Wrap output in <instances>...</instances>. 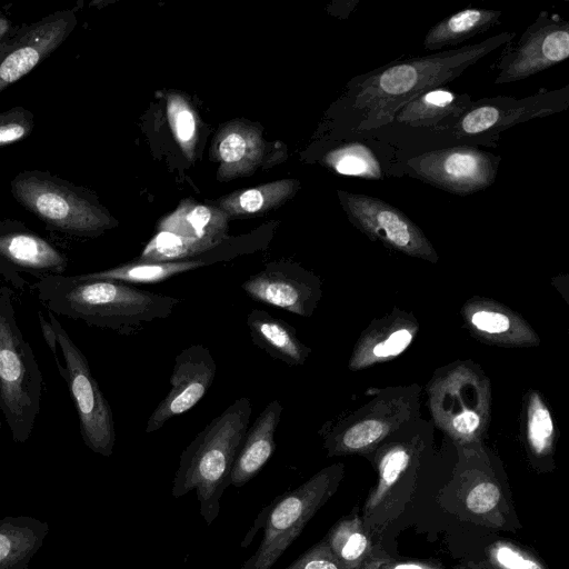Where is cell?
Listing matches in <instances>:
<instances>
[{
  "mask_svg": "<svg viewBox=\"0 0 569 569\" xmlns=\"http://www.w3.org/2000/svg\"><path fill=\"white\" fill-rule=\"evenodd\" d=\"M470 322L478 331L489 335L506 333L512 326V320L507 313L495 309H479L472 312Z\"/></svg>",
  "mask_w": 569,
  "mask_h": 569,
  "instance_id": "32",
  "label": "cell"
},
{
  "mask_svg": "<svg viewBox=\"0 0 569 569\" xmlns=\"http://www.w3.org/2000/svg\"><path fill=\"white\" fill-rule=\"evenodd\" d=\"M516 37L501 32L478 43L428 56L391 61L355 77L345 98L346 137H370L420 93L460 77L469 67Z\"/></svg>",
  "mask_w": 569,
  "mask_h": 569,
  "instance_id": "1",
  "label": "cell"
},
{
  "mask_svg": "<svg viewBox=\"0 0 569 569\" xmlns=\"http://www.w3.org/2000/svg\"><path fill=\"white\" fill-rule=\"evenodd\" d=\"M219 243L221 242L200 240L161 230L149 241L138 260L169 262L196 258L214 249Z\"/></svg>",
  "mask_w": 569,
  "mask_h": 569,
  "instance_id": "25",
  "label": "cell"
},
{
  "mask_svg": "<svg viewBox=\"0 0 569 569\" xmlns=\"http://www.w3.org/2000/svg\"><path fill=\"white\" fill-rule=\"evenodd\" d=\"M38 300L53 315L89 327L133 335L153 321L168 318L181 299L132 284L50 276L33 283Z\"/></svg>",
  "mask_w": 569,
  "mask_h": 569,
  "instance_id": "2",
  "label": "cell"
},
{
  "mask_svg": "<svg viewBox=\"0 0 569 569\" xmlns=\"http://www.w3.org/2000/svg\"><path fill=\"white\" fill-rule=\"evenodd\" d=\"M282 410V405L272 400L248 428L231 469V486L240 488L248 483L272 457L276 449L274 433Z\"/></svg>",
  "mask_w": 569,
  "mask_h": 569,
  "instance_id": "19",
  "label": "cell"
},
{
  "mask_svg": "<svg viewBox=\"0 0 569 569\" xmlns=\"http://www.w3.org/2000/svg\"><path fill=\"white\" fill-rule=\"evenodd\" d=\"M501 157L479 147L458 144L415 153L399 152L402 176L466 197L496 181Z\"/></svg>",
  "mask_w": 569,
  "mask_h": 569,
  "instance_id": "9",
  "label": "cell"
},
{
  "mask_svg": "<svg viewBox=\"0 0 569 569\" xmlns=\"http://www.w3.org/2000/svg\"><path fill=\"white\" fill-rule=\"evenodd\" d=\"M412 332L408 328H399L393 330L385 339H379L375 346L369 350L370 356L368 359L382 360L392 358L401 353L411 342Z\"/></svg>",
  "mask_w": 569,
  "mask_h": 569,
  "instance_id": "31",
  "label": "cell"
},
{
  "mask_svg": "<svg viewBox=\"0 0 569 569\" xmlns=\"http://www.w3.org/2000/svg\"><path fill=\"white\" fill-rule=\"evenodd\" d=\"M48 533V522L34 517L0 518V569H28Z\"/></svg>",
  "mask_w": 569,
  "mask_h": 569,
  "instance_id": "21",
  "label": "cell"
},
{
  "mask_svg": "<svg viewBox=\"0 0 569 569\" xmlns=\"http://www.w3.org/2000/svg\"><path fill=\"white\" fill-rule=\"evenodd\" d=\"M252 405L240 397L213 418L180 455L171 495L194 490L200 515L208 526L219 516L220 500L230 486V473L248 430Z\"/></svg>",
  "mask_w": 569,
  "mask_h": 569,
  "instance_id": "3",
  "label": "cell"
},
{
  "mask_svg": "<svg viewBox=\"0 0 569 569\" xmlns=\"http://www.w3.org/2000/svg\"><path fill=\"white\" fill-rule=\"evenodd\" d=\"M553 423L543 402L533 396L528 411V440L532 452L542 457L551 451Z\"/></svg>",
  "mask_w": 569,
  "mask_h": 569,
  "instance_id": "27",
  "label": "cell"
},
{
  "mask_svg": "<svg viewBox=\"0 0 569 569\" xmlns=\"http://www.w3.org/2000/svg\"><path fill=\"white\" fill-rule=\"evenodd\" d=\"M371 569H452L436 561L392 558L381 549L367 562ZM461 569V568H456ZM463 569V568H462Z\"/></svg>",
  "mask_w": 569,
  "mask_h": 569,
  "instance_id": "33",
  "label": "cell"
},
{
  "mask_svg": "<svg viewBox=\"0 0 569 569\" xmlns=\"http://www.w3.org/2000/svg\"><path fill=\"white\" fill-rule=\"evenodd\" d=\"M325 161L343 176L366 180L402 177L399 150L376 137L347 138L327 153Z\"/></svg>",
  "mask_w": 569,
  "mask_h": 569,
  "instance_id": "18",
  "label": "cell"
},
{
  "mask_svg": "<svg viewBox=\"0 0 569 569\" xmlns=\"http://www.w3.org/2000/svg\"><path fill=\"white\" fill-rule=\"evenodd\" d=\"M342 208L362 233L416 258L437 261V252L422 230L397 207L372 196L339 191Z\"/></svg>",
  "mask_w": 569,
  "mask_h": 569,
  "instance_id": "11",
  "label": "cell"
},
{
  "mask_svg": "<svg viewBox=\"0 0 569 569\" xmlns=\"http://www.w3.org/2000/svg\"><path fill=\"white\" fill-rule=\"evenodd\" d=\"M246 150L247 142L244 138L237 132L228 134L219 146L220 157L226 162H236L241 160L246 154Z\"/></svg>",
  "mask_w": 569,
  "mask_h": 569,
  "instance_id": "34",
  "label": "cell"
},
{
  "mask_svg": "<svg viewBox=\"0 0 569 569\" xmlns=\"http://www.w3.org/2000/svg\"><path fill=\"white\" fill-rule=\"evenodd\" d=\"M343 473L342 463L328 466L264 508L260 515L263 518L262 539L240 569H271L310 519L336 493Z\"/></svg>",
  "mask_w": 569,
  "mask_h": 569,
  "instance_id": "7",
  "label": "cell"
},
{
  "mask_svg": "<svg viewBox=\"0 0 569 569\" xmlns=\"http://www.w3.org/2000/svg\"><path fill=\"white\" fill-rule=\"evenodd\" d=\"M360 569H371L368 563L363 565Z\"/></svg>",
  "mask_w": 569,
  "mask_h": 569,
  "instance_id": "38",
  "label": "cell"
},
{
  "mask_svg": "<svg viewBox=\"0 0 569 569\" xmlns=\"http://www.w3.org/2000/svg\"><path fill=\"white\" fill-rule=\"evenodd\" d=\"M241 287L252 300L301 317H310L321 297L320 279L288 261L266 264Z\"/></svg>",
  "mask_w": 569,
  "mask_h": 569,
  "instance_id": "15",
  "label": "cell"
},
{
  "mask_svg": "<svg viewBox=\"0 0 569 569\" xmlns=\"http://www.w3.org/2000/svg\"><path fill=\"white\" fill-rule=\"evenodd\" d=\"M210 262L201 257L169 262L131 261L111 269L78 274L82 279L123 283H157Z\"/></svg>",
  "mask_w": 569,
  "mask_h": 569,
  "instance_id": "24",
  "label": "cell"
},
{
  "mask_svg": "<svg viewBox=\"0 0 569 569\" xmlns=\"http://www.w3.org/2000/svg\"><path fill=\"white\" fill-rule=\"evenodd\" d=\"M11 29V21L6 16L0 14V42L9 36Z\"/></svg>",
  "mask_w": 569,
  "mask_h": 569,
  "instance_id": "37",
  "label": "cell"
},
{
  "mask_svg": "<svg viewBox=\"0 0 569 569\" xmlns=\"http://www.w3.org/2000/svg\"><path fill=\"white\" fill-rule=\"evenodd\" d=\"M568 57L569 22L543 10L516 42L511 40L502 47L495 66V84L528 79Z\"/></svg>",
  "mask_w": 569,
  "mask_h": 569,
  "instance_id": "10",
  "label": "cell"
},
{
  "mask_svg": "<svg viewBox=\"0 0 569 569\" xmlns=\"http://www.w3.org/2000/svg\"><path fill=\"white\" fill-rule=\"evenodd\" d=\"M172 118V127L180 141L187 142L192 139L196 130V122L189 109L181 108L174 112Z\"/></svg>",
  "mask_w": 569,
  "mask_h": 569,
  "instance_id": "35",
  "label": "cell"
},
{
  "mask_svg": "<svg viewBox=\"0 0 569 569\" xmlns=\"http://www.w3.org/2000/svg\"><path fill=\"white\" fill-rule=\"evenodd\" d=\"M1 427H2V422H1V419H0V440H1Z\"/></svg>",
  "mask_w": 569,
  "mask_h": 569,
  "instance_id": "39",
  "label": "cell"
},
{
  "mask_svg": "<svg viewBox=\"0 0 569 569\" xmlns=\"http://www.w3.org/2000/svg\"><path fill=\"white\" fill-rule=\"evenodd\" d=\"M471 102L468 93H458L447 86L429 89L400 107L390 123L370 137L405 152L421 138L453 124Z\"/></svg>",
  "mask_w": 569,
  "mask_h": 569,
  "instance_id": "12",
  "label": "cell"
},
{
  "mask_svg": "<svg viewBox=\"0 0 569 569\" xmlns=\"http://www.w3.org/2000/svg\"><path fill=\"white\" fill-rule=\"evenodd\" d=\"M77 24L73 11L51 13L0 42V92L20 80L61 46Z\"/></svg>",
  "mask_w": 569,
  "mask_h": 569,
  "instance_id": "13",
  "label": "cell"
},
{
  "mask_svg": "<svg viewBox=\"0 0 569 569\" xmlns=\"http://www.w3.org/2000/svg\"><path fill=\"white\" fill-rule=\"evenodd\" d=\"M501 10L465 8L431 27L425 37L423 48L435 51L458 46L478 34L486 33L501 22Z\"/></svg>",
  "mask_w": 569,
  "mask_h": 569,
  "instance_id": "22",
  "label": "cell"
},
{
  "mask_svg": "<svg viewBox=\"0 0 569 569\" xmlns=\"http://www.w3.org/2000/svg\"><path fill=\"white\" fill-rule=\"evenodd\" d=\"M11 192L22 207L56 231L96 237L112 224L80 188L47 172H20L11 182Z\"/></svg>",
  "mask_w": 569,
  "mask_h": 569,
  "instance_id": "8",
  "label": "cell"
},
{
  "mask_svg": "<svg viewBox=\"0 0 569 569\" xmlns=\"http://www.w3.org/2000/svg\"><path fill=\"white\" fill-rule=\"evenodd\" d=\"M323 540L343 569H360L380 550L357 511L337 521Z\"/></svg>",
  "mask_w": 569,
  "mask_h": 569,
  "instance_id": "23",
  "label": "cell"
},
{
  "mask_svg": "<svg viewBox=\"0 0 569 569\" xmlns=\"http://www.w3.org/2000/svg\"><path fill=\"white\" fill-rule=\"evenodd\" d=\"M463 506L473 516L496 519L500 507H505V497L496 482L481 480L467 490Z\"/></svg>",
  "mask_w": 569,
  "mask_h": 569,
  "instance_id": "28",
  "label": "cell"
},
{
  "mask_svg": "<svg viewBox=\"0 0 569 569\" xmlns=\"http://www.w3.org/2000/svg\"><path fill=\"white\" fill-rule=\"evenodd\" d=\"M264 192L261 189H249L242 192L238 199L240 211L254 213L264 204Z\"/></svg>",
  "mask_w": 569,
  "mask_h": 569,
  "instance_id": "36",
  "label": "cell"
},
{
  "mask_svg": "<svg viewBox=\"0 0 569 569\" xmlns=\"http://www.w3.org/2000/svg\"><path fill=\"white\" fill-rule=\"evenodd\" d=\"M415 455L405 445L388 449L378 461V481L365 503L363 526L370 535L381 532L410 499Z\"/></svg>",
  "mask_w": 569,
  "mask_h": 569,
  "instance_id": "17",
  "label": "cell"
},
{
  "mask_svg": "<svg viewBox=\"0 0 569 569\" xmlns=\"http://www.w3.org/2000/svg\"><path fill=\"white\" fill-rule=\"evenodd\" d=\"M68 258L52 243L19 221H0V277L24 290L27 277L41 280L62 276Z\"/></svg>",
  "mask_w": 569,
  "mask_h": 569,
  "instance_id": "14",
  "label": "cell"
},
{
  "mask_svg": "<svg viewBox=\"0 0 569 569\" xmlns=\"http://www.w3.org/2000/svg\"><path fill=\"white\" fill-rule=\"evenodd\" d=\"M38 318L42 336L76 407L83 443L92 452L110 457L116 442L112 410L91 373L86 356L52 312L48 311L49 320L41 312Z\"/></svg>",
  "mask_w": 569,
  "mask_h": 569,
  "instance_id": "6",
  "label": "cell"
},
{
  "mask_svg": "<svg viewBox=\"0 0 569 569\" xmlns=\"http://www.w3.org/2000/svg\"><path fill=\"white\" fill-rule=\"evenodd\" d=\"M286 569H343L329 550L325 540H320L306 550Z\"/></svg>",
  "mask_w": 569,
  "mask_h": 569,
  "instance_id": "30",
  "label": "cell"
},
{
  "mask_svg": "<svg viewBox=\"0 0 569 569\" xmlns=\"http://www.w3.org/2000/svg\"><path fill=\"white\" fill-rule=\"evenodd\" d=\"M246 322L253 345L269 356L289 366L306 362L310 348L300 341L290 323L262 309H252Z\"/></svg>",
  "mask_w": 569,
  "mask_h": 569,
  "instance_id": "20",
  "label": "cell"
},
{
  "mask_svg": "<svg viewBox=\"0 0 569 569\" xmlns=\"http://www.w3.org/2000/svg\"><path fill=\"white\" fill-rule=\"evenodd\" d=\"M569 107V84L525 97L498 96L472 100L450 127L415 142L405 153L466 144L497 148L500 133L516 124L562 112Z\"/></svg>",
  "mask_w": 569,
  "mask_h": 569,
  "instance_id": "4",
  "label": "cell"
},
{
  "mask_svg": "<svg viewBox=\"0 0 569 569\" xmlns=\"http://www.w3.org/2000/svg\"><path fill=\"white\" fill-rule=\"evenodd\" d=\"M476 569H548L532 551L510 540L489 543L480 560L471 562Z\"/></svg>",
  "mask_w": 569,
  "mask_h": 569,
  "instance_id": "26",
  "label": "cell"
},
{
  "mask_svg": "<svg viewBox=\"0 0 569 569\" xmlns=\"http://www.w3.org/2000/svg\"><path fill=\"white\" fill-rule=\"evenodd\" d=\"M217 372L216 361L200 343L180 351L174 358L170 390L147 420L146 432L159 430L168 420L193 408L209 390Z\"/></svg>",
  "mask_w": 569,
  "mask_h": 569,
  "instance_id": "16",
  "label": "cell"
},
{
  "mask_svg": "<svg viewBox=\"0 0 569 569\" xmlns=\"http://www.w3.org/2000/svg\"><path fill=\"white\" fill-rule=\"evenodd\" d=\"M42 373L16 319L12 292L0 288V411L16 443L26 442L40 411Z\"/></svg>",
  "mask_w": 569,
  "mask_h": 569,
  "instance_id": "5",
  "label": "cell"
},
{
  "mask_svg": "<svg viewBox=\"0 0 569 569\" xmlns=\"http://www.w3.org/2000/svg\"><path fill=\"white\" fill-rule=\"evenodd\" d=\"M33 127L34 116L23 107L0 112V147L24 140L30 136Z\"/></svg>",
  "mask_w": 569,
  "mask_h": 569,
  "instance_id": "29",
  "label": "cell"
}]
</instances>
